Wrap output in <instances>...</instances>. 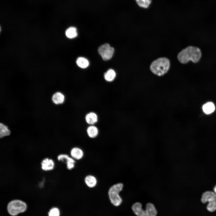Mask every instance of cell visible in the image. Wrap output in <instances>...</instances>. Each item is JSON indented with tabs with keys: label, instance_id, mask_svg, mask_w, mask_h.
I'll return each mask as SVG.
<instances>
[{
	"label": "cell",
	"instance_id": "cell-1",
	"mask_svg": "<svg viewBox=\"0 0 216 216\" xmlns=\"http://www.w3.org/2000/svg\"><path fill=\"white\" fill-rule=\"evenodd\" d=\"M201 56V52L199 48L196 46H189L178 53L177 58L181 63L185 64L190 61L194 63H197L200 61Z\"/></svg>",
	"mask_w": 216,
	"mask_h": 216
},
{
	"label": "cell",
	"instance_id": "cell-2",
	"mask_svg": "<svg viewBox=\"0 0 216 216\" xmlns=\"http://www.w3.org/2000/svg\"><path fill=\"white\" fill-rule=\"evenodd\" d=\"M170 65V61L168 59L165 57L160 58L152 63L150 70L154 74L161 76L168 72Z\"/></svg>",
	"mask_w": 216,
	"mask_h": 216
},
{
	"label": "cell",
	"instance_id": "cell-3",
	"mask_svg": "<svg viewBox=\"0 0 216 216\" xmlns=\"http://www.w3.org/2000/svg\"><path fill=\"white\" fill-rule=\"evenodd\" d=\"M132 209L137 216H156L157 214V211L154 205L151 203H147L145 209H144L141 203L136 202L132 205Z\"/></svg>",
	"mask_w": 216,
	"mask_h": 216
},
{
	"label": "cell",
	"instance_id": "cell-4",
	"mask_svg": "<svg viewBox=\"0 0 216 216\" xmlns=\"http://www.w3.org/2000/svg\"><path fill=\"white\" fill-rule=\"evenodd\" d=\"M123 184L118 183L112 185L109 189L108 195L111 203L115 206H118L122 203V199L119 193L122 190Z\"/></svg>",
	"mask_w": 216,
	"mask_h": 216
},
{
	"label": "cell",
	"instance_id": "cell-5",
	"mask_svg": "<svg viewBox=\"0 0 216 216\" xmlns=\"http://www.w3.org/2000/svg\"><path fill=\"white\" fill-rule=\"evenodd\" d=\"M27 208L26 203L19 200H14L8 204L7 209L8 213L12 216H16L25 212Z\"/></svg>",
	"mask_w": 216,
	"mask_h": 216
},
{
	"label": "cell",
	"instance_id": "cell-6",
	"mask_svg": "<svg viewBox=\"0 0 216 216\" xmlns=\"http://www.w3.org/2000/svg\"><path fill=\"white\" fill-rule=\"evenodd\" d=\"M201 200L203 203L208 202L207 206L208 211L212 212L216 210V194L214 192L208 191L204 192Z\"/></svg>",
	"mask_w": 216,
	"mask_h": 216
},
{
	"label": "cell",
	"instance_id": "cell-7",
	"mask_svg": "<svg viewBox=\"0 0 216 216\" xmlns=\"http://www.w3.org/2000/svg\"><path fill=\"white\" fill-rule=\"evenodd\" d=\"M114 51L113 47L108 44H104L98 48V52L104 60H107L112 57Z\"/></svg>",
	"mask_w": 216,
	"mask_h": 216
},
{
	"label": "cell",
	"instance_id": "cell-8",
	"mask_svg": "<svg viewBox=\"0 0 216 216\" xmlns=\"http://www.w3.org/2000/svg\"><path fill=\"white\" fill-rule=\"evenodd\" d=\"M57 159L59 161L66 160L67 167L69 170L73 169L75 166V160L68 155L65 154H61L57 157Z\"/></svg>",
	"mask_w": 216,
	"mask_h": 216
},
{
	"label": "cell",
	"instance_id": "cell-9",
	"mask_svg": "<svg viewBox=\"0 0 216 216\" xmlns=\"http://www.w3.org/2000/svg\"><path fill=\"white\" fill-rule=\"evenodd\" d=\"M71 157L75 160H80L84 156V152L80 148L74 147L70 151Z\"/></svg>",
	"mask_w": 216,
	"mask_h": 216
},
{
	"label": "cell",
	"instance_id": "cell-10",
	"mask_svg": "<svg viewBox=\"0 0 216 216\" xmlns=\"http://www.w3.org/2000/svg\"><path fill=\"white\" fill-rule=\"evenodd\" d=\"M42 169L44 171L52 170L54 167V163L51 159L45 158L41 162Z\"/></svg>",
	"mask_w": 216,
	"mask_h": 216
},
{
	"label": "cell",
	"instance_id": "cell-11",
	"mask_svg": "<svg viewBox=\"0 0 216 216\" xmlns=\"http://www.w3.org/2000/svg\"><path fill=\"white\" fill-rule=\"evenodd\" d=\"M53 103L56 105L63 104L65 100L64 95L60 92H57L52 95L51 98Z\"/></svg>",
	"mask_w": 216,
	"mask_h": 216
},
{
	"label": "cell",
	"instance_id": "cell-12",
	"mask_svg": "<svg viewBox=\"0 0 216 216\" xmlns=\"http://www.w3.org/2000/svg\"><path fill=\"white\" fill-rule=\"evenodd\" d=\"M86 185L89 188H93L96 186L97 183L96 178L92 175H88L84 178Z\"/></svg>",
	"mask_w": 216,
	"mask_h": 216
},
{
	"label": "cell",
	"instance_id": "cell-13",
	"mask_svg": "<svg viewBox=\"0 0 216 216\" xmlns=\"http://www.w3.org/2000/svg\"><path fill=\"white\" fill-rule=\"evenodd\" d=\"M204 112L207 115L213 113L215 110V106L213 103L208 102L204 104L202 106Z\"/></svg>",
	"mask_w": 216,
	"mask_h": 216
},
{
	"label": "cell",
	"instance_id": "cell-14",
	"mask_svg": "<svg viewBox=\"0 0 216 216\" xmlns=\"http://www.w3.org/2000/svg\"><path fill=\"white\" fill-rule=\"evenodd\" d=\"M85 119L88 124L93 125L97 122L98 117L95 113L91 112L86 114L85 117Z\"/></svg>",
	"mask_w": 216,
	"mask_h": 216
},
{
	"label": "cell",
	"instance_id": "cell-15",
	"mask_svg": "<svg viewBox=\"0 0 216 216\" xmlns=\"http://www.w3.org/2000/svg\"><path fill=\"white\" fill-rule=\"evenodd\" d=\"M87 134L91 138L96 137L98 135V130L96 126L93 125H90L87 129Z\"/></svg>",
	"mask_w": 216,
	"mask_h": 216
},
{
	"label": "cell",
	"instance_id": "cell-16",
	"mask_svg": "<svg viewBox=\"0 0 216 216\" xmlns=\"http://www.w3.org/2000/svg\"><path fill=\"white\" fill-rule=\"evenodd\" d=\"M10 134V131L8 127L3 123L0 124V137L2 138L8 136Z\"/></svg>",
	"mask_w": 216,
	"mask_h": 216
},
{
	"label": "cell",
	"instance_id": "cell-17",
	"mask_svg": "<svg viewBox=\"0 0 216 216\" xmlns=\"http://www.w3.org/2000/svg\"><path fill=\"white\" fill-rule=\"evenodd\" d=\"M116 75V72L113 70L110 69L104 74V78L106 81L111 82L115 79Z\"/></svg>",
	"mask_w": 216,
	"mask_h": 216
},
{
	"label": "cell",
	"instance_id": "cell-18",
	"mask_svg": "<svg viewBox=\"0 0 216 216\" xmlns=\"http://www.w3.org/2000/svg\"><path fill=\"white\" fill-rule=\"evenodd\" d=\"M76 63L77 65L82 68H86L89 65V63L88 60L86 58L80 57L77 58L76 61Z\"/></svg>",
	"mask_w": 216,
	"mask_h": 216
},
{
	"label": "cell",
	"instance_id": "cell-19",
	"mask_svg": "<svg viewBox=\"0 0 216 216\" xmlns=\"http://www.w3.org/2000/svg\"><path fill=\"white\" fill-rule=\"evenodd\" d=\"M65 34L66 36L70 38H75L77 35V30L74 27H71L67 29Z\"/></svg>",
	"mask_w": 216,
	"mask_h": 216
},
{
	"label": "cell",
	"instance_id": "cell-20",
	"mask_svg": "<svg viewBox=\"0 0 216 216\" xmlns=\"http://www.w3.org/2000/svg\"><path fill=\"white\" fill-rule=\"evenodd\" d=\"M140 8L147 9L149 7L152 2V0H135Z\"/></svg>",
	"mask_w": 216,
	"mask_h": 216
},
{
	"label": "cell",
	"instance_id": "cell-21",
	"mask_svg": "<svg viewBox=\"0 0 216 216\" xmlns=\"http://www.w3.org/2000/svg\"><path fill=\"white\" fill-rule=\"evenodd\" d=\"M48 215V216H60V210L57 207H53L49 211Z\"/></svg>",
	"mask_w": 216,
	"mask_h": 216
},
{
	"label": "cell",
	"instance_id": "cell-22",
	"mask_svg": "<svg viewBox=\"0 0 216 216\" xmlns=\"http://www.w3.org/2000/svg\"><path fill=\"white\" fill-rule=\"evenodd\" d=\"M214 192L216 194V185L214 186Z\"/></svg>",
	"mask_w": 216,
	"mask_h": 216
}]
</instances>
